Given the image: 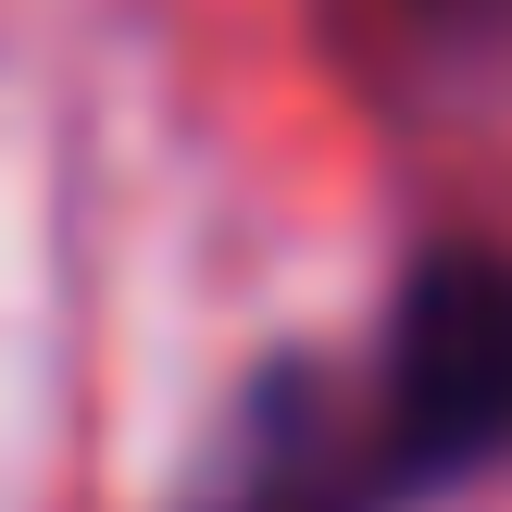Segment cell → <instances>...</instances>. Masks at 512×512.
<instances>
[{
	"label": "cell",
	"mask_w": 512,
	"mask_h": 512,
	"mask_svg": "<svg viewBox=\"0 0 512 512\" xmlns=\"http://www.w3.org/2000/svg\"><path fill=\"white\" fill-rule=\"evenodd\" d=\"M438 25H512V0H425Z\"/></svg>",
	"instance_id": "cell-2"
},
{
	"label": "cell",
	"mask_w": 512,
	"mask_h": 512,
	"mask_svg": "<svg viewBox=\"0 0 512 512\" xmlns=\"http://www.w3.org/2000/svg\"><path fill=\"white\" fill-rule=\"evenodd\" d=\"M400 475H450L512 438V275L500 263H425L400 313Z\"/></svg>",
	"instance_id": "cell-1"
}]
</instances>
